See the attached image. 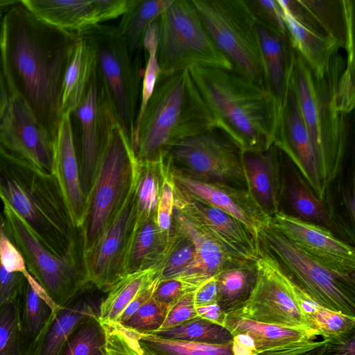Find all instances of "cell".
I'll use <instances>...</instances> for the list:
<instances>
[{"instance_id":"cell-1","label":"cell","mask_w":355,"mask_h":355,"mask_svg":"<svg viewBox=\"0 0 355 355\" xmlns=\"http://www.w3.org/2000/svg\"><path fill=\"white\" fill-rule=\"evenodd\" d=\"M78 39L38 19L21 0L8 11L0 31V60L10 96L26 102L53 142L62 116L64 76Z\"/></svg>"},{"instance_id":"cell-2","label":"cell","mask_w":355,"mask_h":355,"mask_svg":"<svg viewBox=\"0 0 355 355\" xmlns=\"http://www.w3.org/2000/svg\"><path fill=\"white\" fill-rule=\"evenodd\" d=\"M189 71L216 128L241 151H264L273 145L281 105L268 89L234 68Z\"/></svg>"},{"instance_id":"cell-3","label":"cell","mask_w":355,"mask_h":355,"mask_svg":"<svg viewBox=\"0 0 355 355\" xmlns=\"http://www.w3.org/2000/svg\"><path fill=\"white\" fill-rule=\"evenodd\" d=\"M216 128L189 69L159 76L135 124L132 146L137 161L157 159L180 141Z\"/></svg>"},{"instance_id":"cell-4","label":"cell","mask_w":355,"mask_h":355,"mask_svg":"<svg viewBox=\"0 0 355 355\" xmlns=\"http://www.w3.org/2000/svg\"><path fill=\"white\" fill-rule=\"evenodd\" d=\"M0 200L6 202L53 253L67 252L80 234L55 176L0 146Z\"/></svg>"},{"instance_id":"cell-5","label":"cell","mask_w":355,"mask_h":355,"mask_svg":"<svg viewBox=\"0 0 355 355\" xmlns=\"http://www.w3.org/2000/svg\"><path fill=\"white\" fill-rule=\"evenodd\" d=\"M6 233L22 255L29 274L52 302L62 307L92 284L85 266L81 233L67 252L58 256L36 237L28 225L3 202Z\"/></svg>"},{"instance_id":"cell-6","label":"cell","mask_w":355,"mask_h":355,"mask_svg":"<svg viewBox=\"0 0 355 355\" xmlns=\"http://www.w3.org/2000/svg\"><path fill=\"white\" fill-rule=\"evenodd\" d=\"M137 166L132 141L117 121L108 137L80 227L83 256L92 249L122 207L134 182Z\"/></svg>"},{"instance_id":"cell-7","label":"cell","mask_w":355,"mask_h":355,"mask_svg":"<svg viewBox=\"0 0 355 355\" xmlns=\"http://www.w3.org/2000/svg\"><path fill=\"white\" fill-rule=\"evenodd\" d=\"M261 248L291 282L319 305L355 318V278L338 275L310 257L270 224L258 236Z\"/></svg>"},{"instance_id":"cell-8","label":"cell","mask_w":355,"mask_h":355,"mask_svg":"<svg viewBox=\"0 0 355 355\" xmlns=\"http://www.w3.org/2000/svg\"><path fill=\"white\" fill-rule=\"evenodd\" d=\"M157 22L159 76L197 67L233 69L210 39L191 0H173Z\"/></svg>"},{"instance_id":"cell-9","label":"cell","mask_w":355,"mask_h":355,"mask_svg":"<svg viewBox=\"0 0 355 355\" xmlns=\"http://www.w3.org/2000/svg\"><path fill=\"white\" fill-rule=\"evenodd\" d=\"M210 39L233 68L265 87L257 22L245 0H191Z\"/></svg>"},{"instance_id":"cell-10","label":"cell","mask_w":355,"mask_h":355,"mask_svg":"<svg viewBox=\"0 0 355 355\" xmlns=\"http://www.w3.org/2000/svg\"><path fill=\"white\" fill-rule=\"evenodd\" d=\"M78 35L93 45L98 69L110 94L119 123L132 141L140 84L132 53L116 26L99 24Z\"/></svg>"},{"instance_id":"cell-11","label":"cell","mask_w":355,"mask_h":355,"mask_svg":"<svg viewBox=\"0 0 355 355\" xmlns=\"http://www.w3.org/2000/svg\"><path fill=\"white\" fill-rule=\"evenodd\" d=\"M74 116L73 131L80 183L87 199L92 189L117 114L107 86L98 69Z\"/></svg>"},{"instance_id":"cell-12","label":"cell","mask_w":355,"mask_h":355,"mask_svg":"<svg viewBox=\"0 0 355 355\" xmlns=\"http://www.w3.org/2000/svg\"><path fill=\"white\" fill-rule=\"evenodd\" d=\"M217 131L215 128L190 137L173 146L169 155L174 167L196 180L246 189L241 151Z\"/></svg>"},{"instance_id":"cell-13","label":"cell","mask_w":355,"mask_h":355,"mask_svg":"<svg viewBox=\"0 0 355 355\" xmlns=\"http://www.w3.org/2000/svg\"><path fill=\"white\" fill-rule=\"evenodd\" d=\"M345 61L336 54L329 70L321 80H315L318 102L316 138L313 150L318 171L326 190L339 175L346 152L348 119L337 105L336 92Z\"/></svg>"},{"instance_id":"cell-14","label":"cell","mask_w":355,"mask_h":355,"mask_svg":"<svg viewBox=\"0 0 355 355\" xmlns=\"http://www.w3.org/2000/svg\"><path fill=\"white\" fill-rule=\"evenodd\" d=\"M255 266L257 281L251 296L243 309L234 313L259 322L311 329L278 262L261 249Z\"/></svg>"},{"instance_id":"cell-15","label":"cell","mask_w":355,"mask_h":355,"mask_svg":"<svg viewBox=\"0 0 355 355\" xmlns=\"http://www.w3.org/2000/svg\"><path fill=\"white\" fill-rule=\"evenodd\" d=\"M136 176L137 171L122 207L92 249L84 255L90 283L104 293L126 275V258L135 226Z\"/></svg>"},{"instance_id":"cell-16","label":"cell","mask_w":355,"mask_h":355,"mask_svg":"<svg viewBox=\"0 0 355 355\" xmlns=\"http://www.w3.org/2000/svg\"><path fill=\"white\" fill-rule=\"evenodd\" d=\"M175 184V183H174ZM174 209L203 227L232 261L256 262L259 240L241 221L174 187Z\"/></svg>"},{"instance_id":"cell-17","label":"cell","mask_w":355,"mask_h":355,"mask_svg":"<svg viewBox=\"0 0 355 355\" xmlns=\"http://www.w3.org/2000/svg\"><path fill=\"white\" fill-rule=\"evenodd\" d=\"M53 143L26 102L17 95H10L0 112V146L52 173Z\"/></svg>"},{"instance_id":"cell-18","label":"cell","mask_w":355,"mask_h":355,"mask_svg":"<svg viewBox=\"0 0 355 355\" xmlns=\"http://www.w3.org/2000/svg\"><path fill=\"white\" fill-rule=\"evenodd\" d=\"M271 225L296 246L333 272L355 278L354 248L328 228L279 211Z\"/></svg>"},{"instance_id":"cell-19","label":"cell","mask_w":355,"mask_h":355,"mask_svg":"<svg viewBox=\"0 0 355 355\" xmlns=\"http://www.w3.org/2000/svg\"><path fill=\"white\" fill-rule=\"evenodd\" d=\"M289 71L287 90L280 107L273 145L288 158L317 197L324 200L327 190L320 178L315 153L300 111Z\"/></svg>"},{"instance_id":"cell-20","label":"cell","mask_w":355,"mask_h":355,"mask_svg":"<svg viewBox=\"0 0 355 355\" xmlns=\"http://www.w3.org/2000/svg\"><path fill=\"white\" fill-rule=\"evenodd\" d=\"M172 175L178 188L234 217L257 239L260 232L271 223V217L261 209L247 189L196 180L184 174L173 164Z\"/></svg>"},{"instance_id":"cell-21","label":"cell","mask_w":355,"mask_h":355,"mask_svg":"<svg viewBox=\"0 0 355 355\" xmlns=\"http://www.w3.org/2000/svg\"><path fill=\"white\" fill-rule=\"evenodd\" d=\"M52 174L59 184L73 226L80 228L86 216L87 199L81 187L71 114L69 113L62 114L53 143Z\"/></svg>"},{"instance_id":"cell-22","label":"cell","mask_w":355,"mask_h":355,"mask_svg":"<svg viewBox=\"0 0 355 355\" xmlns=\"http://www.w3.org/2000/svg\"><path fill=\"white\" fill-rule=\"evenodd\" d=\"M280 158L281 152L274 145L267 150L241 151V153L246 189L271 218L280 211L284 191Z\"/></svg>"},{"instance_id":"cell-23","label":"cell","mask_w":355,"mask_h":355,"mask_svg":"<svg viewBox=\"0 0 355 355\" xmlns=\"http://www.w3.org/2000/svg\"><path fill=\"white\" fill-rule=\"evenodd\" d=\"M87 290L58 309L42 335L26 355H62L75 329L88 319L98 317L102 300L85 295Z\"/></svg>"},{"instance_id":"cell-24","label":"cell","mask_w":355,"mask_h":355,"mask_svg":"<svg viewBox=\"0 0 355 355\" xmlns=\"http://www.w3.org/2000/svg\"><path fill=\"white\" fill-rule=\"evenodd\" d=\"M21 3L44 22L77 35L105 22L101 0H21Z\"/></svg>"},{"instance_id":"cell-25","label":"cell","mask_w":355,"mask_h":355,"mask_svg":"<svg viewBox=\"0 0 355 355\" xmlns=\"http://www.w3.org/2000/svg\"><path fill=\"white\" fill-rule=\"evenodd\" d=\"M265 87L282 105L287 90L288 75L293 62V49L288 37L257 23Z\"/></svg>"},{"instance_id":"cell-26","label":"cell","mask_w":355,"mask_h":355,"mask_svg":"<svg viewBox=\"0 0 355 355\" xmlns=\"http://www.w3.org/2000/svg\"><path fill=\"white\" fill-rule=\"evenodd\" d=\"M97 69L95 49L84 36L78 39L67 67L61 94V112L72 114L85 97Z\"/></svg>"},{"instance_id":"cell-27","label":"cell","mask_w":355,"mask_h":355,"mask_svg":"<svg viewBox=\"0 0 355 355\" xmlns=\"http://www.w3.org/2000/svg\"><path fill=\"white\" fill-rule=\"evenodd\" d=\"M281 8V7H280ZM292 48L302 58L316 80L322 79L340 44L334 39L318 35L295 21L281 8Z\"/></svg>"},{"instance_id":"cell-28","label":"cell","mask_w":355,"mask_h":355,"mask_svg":"<svg viewBox=\"0 0 355 355\" xmlns=\"http://www.w3.org/2000/svg\"><path fill=\"white\" fill-rule=\"evenodd\" d=\"M171 237V230L161 229L156 215L135 226L126 258L125 275L155 268L165 257Z\"/></svg>"},{"instance_id":"cell-29","label":"cell","mask_w":355,"mask_h":355,"mask_svg":"<svg viewBox=\"0 0 355 355\" xmlns=\"http://www.w3.org/2000/svg\"><path fill=\"white\" fill-rule=\"evenodd\" d=\"M223 326L234 335L245 334L253 342L257 354L319 336L312 329H302L254 321L236 313L226 315Z\"/></svg>"},{"instance_id":"cell-30","label":"cell","mask_w":355,"mask_h":355,"mask_svg":"<svg viewBox=\"0 0 355 355\" xmlns=\"http://www.w3.org/2000/svg\"><path fill=\"white\" fill-rule=\"evenodd\" d=\"M39 284L30 275L19 297L21 328L26 354L42 335L58 309Z\"/></svg>"},{"instance_id":"cell-31","label":"cell","mask_w":355,"mask_h":355,"mask_svg":"<svg viewBox=\"0 0 355 355\" xmlns=\"http://www.w3.org/2000/svg\"><path fill=\"white\" fill-rule=\"evenodd\" d=\"M255 262L227 261L216 275L217 304L226 315L240 311L249 300L257 281Z\"/></svg>"},{"instance_id":"cell-32","label":"cell","mask_w":355,"mask_h":355,"mask_svg":"<svg viewBox=\"0 0 355 355\" xmlns=\"http://www.w3.org/2000/svg\"><path fill=\"white\" fill-rule=\"evenodd\" d=\"M172 227L186 234L194 244L197 272L202 283L217 275L227 261H232L203 227L175 209Z\"/></svg>"},{"instance_id":"cell-33","label":"cell","mask_w":355,"mask_h":355,"mask_svg":"<svg viewBox=\"0 0 355 355\" xmlns=\"http://www.w3.org/2000/svg\"><path fill=\"white\" fill-rule=\"evenodd\" d=\"M159 279H179L193 291L202 284L197 272L196 251L192 241L184 233L171 227L167 252L155 268Z\"/></svg>"},{"instance_id":"cell-34","label":"cell","mask_w":355,"mask_h":355,"mask_svg":"<svg viewBox=\"0 0 355 355\" xmlns=\"http://www.w3.org/2000/svg\"><path fill=\"white\" fill-rule=\"evenodd\" d=\"M312 14L326 35L345 48L354 35V1L300 0Z\"/></svg>"},{"instance_id":"cell-35","label":"cell","mask_w":355,"mask_h":355,"mask_svg":"<svg viewBox=\"0 0 355 355\" xmlns=\"http://www.w3.org/2000/svg\"><path fill=\"white\" fill-rule=\"evenodd\" d=\"M288 203L297 217L331 230L340 229L334 216L295 168L286 184Z\"/></svg>"},{"instance_id":"cell-36","label":"cell","mask_w":355,"mask_h":355,"mask_svg":"<svg viewBox=\"0 0 355 355\" xmlns=\"http://www.w3.org/2000/svg\"><path fill=\"white\" fill-rule=\"evenodd\" d=\"M126 330L133 338L141 355H236L233 341L226 345H211Z\"/></svg>"},{"instance_id":"cell-37","label":"cell","mask_w":355,"mask_h":355,"mask_svg":"<svg viewBox=\"0 0 355 355\" xmlns=\"http://www.w3.org/2000/svg\"><path fill=\"white\" fill-rule=\"evenodd\" d=\"M173 0H130L119 26L121 35L132 53L143 45L148 28L161 16Z\"/></svg>"},{"instance_id":"cell-38","label":"cell","mask_w":355,"mask_h":355,"mask_svg":"<svg viewBox=\"0 0 355 355\" xmlns=\"http://www.w3.org/2000/svg\"><path fill=\"white\" fill-rule=\"evenodd\" d=\"M165 153L160 154L153 160L137 161L135 226L156 215L162 179L163 156Z\"/></svg>"},{"instance_id":"cell-39","label":"cell","mask_w":355,"mask_h":355,"mask_svg":"<svg viewBox=\"0 0 355 355\" xmlns=\"http://www.w3.org/2000/svg\"><path fill=\"white\" fill-rule=\"evenodd\" d=\"M158 274L156 268L141 270L125 275L107 292L99 307L101 322L117 323L125 309L141 289Z\"/></svg>"},{"instance_id":"cell-40","label":"cell","mask_w":355,"mask_h":355,"mask_svg":"<svg viewBox=\"0 0 355 355\" xmlns=\"http://www.w3.org/2000/svg\"><path fill=\"white\" fill-rule=\"evenodd\" d=\"M281 272L291 288L311 329L323 338L336 336L355 328V318L331 311L313 302L288 279L281 268Z\"/></svg>"},{"instance_id":"cell-41","label":"cell","mask_w":355,"mask_h":355,"mask_svg":"<svg viewBox=\"0 0 355 355\" xmlns=\"http://www.w3.org/2000/svg\"><path fill=\"white\" fill-rule=\"evenodd\" d=\"M152 334L171 339L211 345H226L234 340L233 334L226 327L199 316L180 325Z\"/></svg>"},{"instance_id":"cell-42","label":"cell","mask_w":355,"mask_h":355,"mask_svg":"<svg viewBox=\"0 0 355 355\" xmlns=\"http://www.w3.org/2000/svg\"><path fill=\"white\" fill-rule=\"evenodd\" d=\"M62 355H106L105 331L98 316L75 329Z\"/></svg>"},{"instance_id":"cell-43","label":"cell","mask_w":355,"mask_h":355,"mask_svg":"<svg viewBox=\"0 0 355 355\" xmlns=\"http://www.w3.org/2000/svg\"><path fill=\"white\" fill-rule=\"evenodd\" d=\"M0 355H26L19 297L0 306Z\"/></svg>"},{"instance_id":"cell-44","label":"cell","mask_w":355,"mask_h":355,"mask_svg":"<svg viewBox=\"0 0 355 355\" xmlns=\"http://www.w3.org/2000/svg\"><path fill=\"white\" fill-rule=\"evenodd\" d=\"M158 42V22L155 21L147 30L143 46L148 55L147 64L144 73L141 90V101L135 124L141 119L159 76V65L157 55Z\"/></svg>"},{"instance_id":"cell-45","label":"cell","mask_w":355,"mask_h":355,"mask_svg":"<svg viewBox=\"0 0 355 355\" xmlns=\"http://www.w3.org/2000/svg\"><path fill=\"white\" fill-rule=\"evenodd\" d=\"M167 312L152 296L121 325L138 334H152L161 329Z\"/></svg>"},{"instance_id":"cell-46","label":"cell","mask_w":355,"mask_h":355,"mask_svg":"<svg viewBox=\"0 0 355 355\" xmlns=\"http://www.w3.org/2000/svg\"><path fill=\"white\" fill-rule=\"evenodd\" d=\"M172 160L169 151L163 156L162 179L156 211V220L159 227L171 231L174 212V181L172 175Z\"/></svg>"},{"instance_id":"cell-47","label":"cell","mask_w":355,"mask_h":355,"mask_svg":"<svg viewBox=\"0 0 355 355\" xmlns=\"http://www.w3.org/2000/svg\"><path fill=\"white\" fill-rule=\"evenodd\" d=\"M256 22L288 37V31L277 0H245Z\"/></svg>"},{"instance_id":"cell-48","label":"cell","mask_w":355,"mask_h":355,"mask_svg":"<svg viewBox=\"0 0 355 355\" xmlns=\"http://www.w3.org/2000/svg\"><path fill=\"white\" fill-rule=\"evenodd\" d=\"M101 322L105 331L106 355H141L133 338L123 327L117 323Z\"/></svg>"},{"instance_id":"cell-49","label":"cell","mask_w":355,"mask_h":355,"mask_svg":"<svg viewBox=\"0 0 355 355\" xmlns=\"http://www.w3.org/2000/svg\"><path fill=\"white\" fill-rule=\"evenodd\" d=\"M0 263L10 272H20L26 276L28 272L24 258L7 236L2 214L0 213Z\"/></svg>"},{"instance_id":"cell-50","label":"cell","mask_w":355,"mask_h":355,"mask_svg":"<svg viewBox=\"0 0 355 355\" xmlns=\"http://www.w3.org/2000/svg\"><path fill=\"white\" fill-rule=\"evenodd\" d=\"M194 293L192 291L184 294L168 309L160 329L180 325L198 316L194 302Z\"/></svg>"},{"instance_id":"cell-51","label":"cell","mask_w":355,"mask_h":355,"mask_svg":"<svg viewBox=\"0 0 355 355\" xmlns=\"http://www.w3.org/2000/svg\"><path fill=\"white\" fill-rule=\"evenodd\" d=\"M192 291H195L179 279H159L153 297L168 310L184 294Z\"/></svg>"},{"instance_id":"cell-52","label":"cell","mask_w":355,"mask_h":355,"mask_svg":"<svg viewBox=\"0 0 355 355\" xmlns=\"http://www.w3.org/2000/svg\"><path fill=\"white\" fill-rule=\"evenodd\" d=\"M27 277L20 272L8 271L0 263V306L21 295Z\"/></svg>"},{"instance_id":"cell-53","label":"cell","mask_w":355,"mask_h":355,"mask_svg":"<svg viewBox=\"0 0 355 355\" xmlns=\"http://www.w3.org/2000/svg\"><path fill=\"white\" fill-rule=\"evenodd\" d=\"M326 340H305L259 352L256 355H324Z\"/></svg>"},{"instance_id":"cell-54","label":"cell","mask_w":355,"mask_h":355,"mask_svg":"<svg viewBox=\"0 0 355 355\" xmlns=\"http://www.w3.org/2000/svg\"><path fill=\"white\" fill-rule=\"evenodd\" d=\"M323 338L326 340L324 355H355V328Z\"/></svg>"},{"instance_id":"cell-55","label":"cell","mask_w":355,"mask_h":355,"mask_svg":"<svg viewBox=\"0 0 355 355\" xmlns=\"http://www.w3.org/2000/svg\"><path fill=\"white\" fill-rule=\"evenodd\" d=\"M159 280V273L149 283L145 285L136 297L128 305L121 314L117 324H122L135 313L149 298L153 296L154 291Z\"/></svg>"},{"instance_id":"cell-56","label":"cell","mask_w":355,"mask_h":355,"mask_svg":"<svg viewBox=\"0 0 355 355\" xmlns=\"http://www.w3.org/2000/svg\"><path fill=\"white\" fill-rule=\"evenodd\" d=\"M218 288L216 275L202 284L194 293L196 307L217 303Z\"/></svg>"},{"instance_id":"cell-57","label":"cell","mask_w":355,"mask_h":355,"mask_svg":"<svg viewBox=\"0 0 355 355\" xmlns=\"http://www.w3.org/2000/svg\"><path fill=\"white\" fill-rule=\"evenodd\" d=\"M196 311L199 317L223 326L226 314L217 303L196 307Z\"/></svg>"},{"instance_id":"cell-58","label":"cell","mask_w":355,"mask_h":355,"mask_svg":"<svg viewBox=\"0 0 355 355\" xmlns=\"http://www.w3.org/2000/svg\"><path fill=\"white\" fill-rule=\"evenodd\" d=\"M9 97L10 94L0 60V112L6 105Z\"/></svg>"},{"instance_id":"cell-59","label":"cell","mask_w":355,"mask_h":355,"mask_svg":"<svg viewBox=\"0 0 355 355\" xmlns=\"http://www.w3.org/2000/svg\"><path fill=\"white\" fill-rule=\"evenodd\" d=\"M354 189L352 193L347 191L343 193L344 203L352 223L354 222Z\"/></svg>"},{"instance_id":"cell-60","label":"cell","mask_w":355,"mask_h":355,"mask_svg":"<svg viewBox=\"0 0 355 355\" xmlns=\"http://www.w3.org/2000/svg\"><path fill=\"white\" fill-rule=\"evenodd\" d=\"M19 1L20 0H0V31L5 15L12 7Z\"/></svg>"}]
</instances>
